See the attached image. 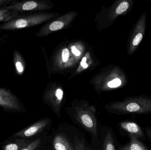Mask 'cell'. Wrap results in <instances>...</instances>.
I'll return each mask as SVG.
<instances>
[{"label": "cell", "instance_id": "cell-3", "mask_svg": "<svg viewBox=\"0 0 151 150\" xmlns=\"http://www.w3.org/2000/svg\"><path fill=\"white\" fill-rule=\"evenodd\" d=\"M96 109L92 106L82 105L75 109L76 120L92 135L96 136L97 123L96 117Z\"/></svg>", "mask_w": 151, "mask_h": 150}, {"label": "cell", "instance_id": "cell-14", "mask_svg": "<svg viewBox=\"0 0 151 150\" xmlns=\"http://www.w3.org/2000/svg\"><path fill=\"white\" fill-rule=\"evenodd\" d=\"M64 24L61 21H55L50 25L49 29L51 31H56L60 30L63 27Z\"/></svg>", "mask_w": 151, "mask_h": 150}, {"label": "cell", "instance_id": "cell-7", "mask_svg": "<svg viewBox=\"0 0 151 150\" xmlns=\"http://www.w3.org/2000/svg\"><path fill=\"white\" fill-rule=\"evenodd\" d=\"M55 150H75L67 138L62 134L57 135L53 141Z\"/></svg>", "mask_w": 151, "mask_h": 150}, {"label": "cell", "instance_id": "cell-13", "mask_svg": "<svg viewBox=\"0 0 151 150\" xmlns=\"http://www.w3.org/2000/svg\"><path fill=\"white\" fill-rule=\"evenodd\" d=\"M41 140L37 139L32 142L29 143L24 148L21 150H36L40 146Z\"/></svg>", "mask_w": 151, "mask_h": 150}, {"label": "cell", "instance_id": "cell-19", "mask_svg": "<svg viewBox=\"0 0 151 150\" xmlns=\"http://www.w3.org/2000/svg\"><path fill=\"white\" fill-rule=\"evenodd\" d=\"M86 60H87L86 57H83L81 63V65L82 66L83 68H88V65L86 63Z\"/></svg>", "mask_w": 151, "mask_h": 150}, {"label": "cell", "instance_id": "cell-6", "mask_svg": "<svg viewBox=\"0 0 151 150\" xmlns=\"http://www.w3.org/2000/svg\"><path fill=\"white\" fill-rule=\"evenodd\" d=\"M120 127L128 134L138 139L145 140L146 136L141 127L135 122L124 121L120 123Z\"/></svg>", "mask_w": 151, "mask_h": 150}, {"label": "cell", "instance_id": "cell-5", "mask_svg": "<svg viewBox=\"0 0 151 150\" xmlns=\"http://www.w3.org/2000/svg\"><path fill=\"white\" fill-rule=\"evenodd\" d=\"M49 119H43L32 124L15 134V137L27 138L32 137L41 132L49 124Z\"/></svg>", "mask_w": 151, "mask_h": 150}, {"label": "cell", "instance_id": "cell-4", "mask_svg": "<svg viewBox=\"0 0 151 150\" xmlns=\"http://www.w3.org/2000/svg\"><path fill=\"white\" fill-rule=\"evenodd\" d=\"M0 107L16 112L21 109L17 97L10 91L3 88H0Z\"/></svg>", "mask_w": 151, "mask_h": 150}, {"label": "cell", "instance_id": "cell-20", "mask_svg": "<svg viewBox=\"0 0 151 150\" xmlns=\"http://www.w3.org/2000/svg\"><path fill=\"white\" fill-rule=\"evenodd\" d=\"M71 49L73 53L75 55H76V56H79V55H81V53H80V51H78L74 46H73L72 47Z\"/></svg>", "mask_w": 151, "mask_h": 150}, {"label": "cell", "instance_id": "cell-8", "mask_svg": "<svg viewBox=\"0 0 151 150\" xmlns=\"http://www.w3.org/2000/svg\"><path fill=\"white\" fill-rule=\"evenodd\" d=\"M129 137L130 141L127 145L120 147L119 150H150L139 139L131 136Z\"/></svg>", "mask_w": 151, "mask_h": 150}, {"label": "cell", "instance_id": "cell-10", "mask_svg": "<svg viewBox=\"0 0 151 150\" xmlns=\"http://www.w3.org/2000/svg\"><path fill=\"white\" fill-rule=\"evenodd\" d=\"M24 139H17L4 145L2 150H21L29 143Z\"/></svg>", "mask_w": 151, "mask_h": 150}, {"label": "cell", "instance_id": "cell-18", "mask_svg": "<svg viewBox=\"0 0 151 150\" xmlns=\"http://www.w3.org/2000/svg\"><path fill=\"white\" fill-rule=\"evenodd\" d=\"M145 132L148 139L151 142V127H146L145 129Z\"/></svg>", "mask_w": 151, "mask_h": 150}, {"label": "cell", "instance_id": "cell-21", "mask_svg": "<svg viewBox=\"0 0 151 150\" xmlns=\"http://www.w3.org/2000/svg\"><path fill=\"white\" fill-rule=\"evenodd\" d=\"M87 150H90L89 149H87Z\"/></svg>", "mask_w": 151, "mask_h": 150}, {"label": "cell", "instance_id": "cell-15", "mask_svg": "<svg viewBox=\"0 0 151 150\" xmlns=\"http://www.w3.org/2000/svg\"><path fill=\"white\" fill-rule=\"evenodd\" d=\"M74 148L75 150H85L84 143L83 140H80L75 137L74 139Z\"/></svg>", "mask_w": 151, "mask_h": 150}, {"label": "cell", "instance_id": "cell-17", "mask_svg": "<svg viewBox=\"0 0 151 150\" xmlns=\"http://www.w3.org/2000/svg\"><path fill=\"white\" fill-rule=\"evenodd\" d=\"M70 56V52L67 48H65L62 52V58L64 62H66L68 61Z\"/></svg>", "mask_w": 151, "mask_h": 150}, {"label": "cell", "instance_id": "cell-11", "mask_svg": "<svg viewBox=\"0 0 151 150\" xmlns=\"http://www.w3.org/2000/svg\"><path fill=\"white\" fill-rule=\"evenodd\" d=\"M19 16V12L5 9L0 8V22H8Z\"/></svg>", "mask_w": 151, "mask_h": 150}, {"label": "cell", "instance_id": "cell-2", "mask_svg": "<svg viewBox=\"0 0 151 150\" xmlns=\"http://www.w3.org/2000/svg\"><path fill=\"white\" fill-rule=\"evenodd\" d=\"M147 14L144 12L132 26L128 41L127 51L129 55L136 52L145 35L146 29Z\"/></svg>", "mask_w": 151, "mask_h": 150}, {"label": "cell", "instance_id": "cell-12", "mask_svg": "<svg viewBox=\"0 0 151 150\" xmlns=\"http://www.w3.org/2000/svg\"><path fill=\"white\" fill-rule=\"evenodd\" d=\"M103 150H115L112 135L110 131L106 134Z\"/></svg>", "mask_w": 151, "mask_h": 150}, {"label": "cell", "instance_id": "cell-16", "mask_svg": "<svg viewBox=\"0 0 151 150\" xmlns=\"http://www.w3.org/2000/svg\"><path fill=\"white\" fill-rule=\"evenodd\" d=\"M17 1L16 0H0V7L3 8L6 7L12 4Z\"/></svg>", "mask_w": 151, "mask_h": 150}, {"label": "cell", "instance_id": "cell-1", "mask_svg": "<svg viewBox=\"0 0 151 150\" xmlns=\"http://www.w3.org/2000/svg\"><path fill=\"white\" fill-rule=\"evenodd\" d=\"M109 110L118 114H151V98L146 95L128 97L123 101L111 104Z\"/></svg>", "mask_w": 151, "mask_h": 150}, {"label": "cell", "instance_id": "cell-9", "mask_svg": "<svg viewBox=\"0 0 151 150\" xmlns=\"http://www.w3.org/2000/svg\"><path fill=\"white\" fill-rule=\"evenodd\" d=\"M13 61L17 75H21L24 71V60L18 50L15 49L13 52Z\"/></svg>", "mask_w": 151, "mask_h": 150}]
</instances>
